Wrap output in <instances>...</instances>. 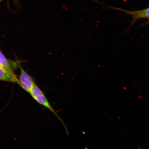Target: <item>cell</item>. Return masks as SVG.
Returning a JSON list of instances; mask_svg holds the SVG:
<instances>
[{"instance_id": "5b68a950", "label": "cell", "mask_w": 149, "mask_h": 149, "mask_svg": "<svg viewBox=\"0 0 149 149\" xmlns=\"http://www.w3.org/2000/svg\"><path fill=\"white\" fill-rule=\"evenodd\" d=\"M0 81L11 82L20 85L19 80L17 78L16 75L9 73L1 67H0Z\"/></svg>"}, {"instance_id": "277c9868", "label": "cell", "mask_w": 149, "mask_h": 149, "mask_svg": "<svg viewBox=\"0 0 149 149\" xmlns=\"http://www.w3.org/2000/svg\"><path fill=\"white\" fill-rule=\"evenodd\" d=\"M118 9L130 15L135 20L142 18H147L149 19V7L143 10L136 11H127L120 9Z\"/></svg>"}, {"instance_id": "52a82bcc", "label": "cell", "mask_w": 149, "mask_h": 149, "mask_svg": "<svg viewBox=\"0 0 149 149\" xmlns=\"http://www.w3.org/2000/svg\"><path fill=\"white\" fill-rule=\"evenodd\" d=\"M0 67H1V65H0Z\"/></svg>"}, {"instance_id": "6da1fadb", "label": "cell", "mask_w": 149, "mask_h": 149, "mask_svg": "<svg viewBox=\"0 0 149 149\" xmlns=\"http://www.w3.org/2000/svg\"><path fill=\"white\" fill-rule=\"evenodd\" d=\"M29 94H30L31 95L33 99L36 100L37 102H38L40 105L44 106L45 107L49 110L58 118L59 120L61 121V123L64 126L65 129L66 130L67 133L68 134V130L67 129L64 122L56 113L55 110L52 107L49 102H48L47 98L43 92L36 85H35L34 87H33L32 90L29 93Z\"/></svg>"}, {"instance_id": "ba28073f", "label": "cell", "mask_w": 149, "mask_h": 149, "mask_svg": "<svg viewBox=\"0 0 149 149\" xmlns=\"http://www.w3.org/2000/svg\"><path fill=\"white\" fill-rule=\"evenodd\" d=\"M1 1V0H0V1Z\"/></svg>"}, {"instance_id": "7a4b0ae2", "label": "cell", "mask_w": 149, "mask_h": 149, "mask_svg": "<svg viewBox=\"0 0 149 149\" xmlns=\"http://www.w3.org/2000/svg\"><path fill=\"white\" fill-rule=\"evenodd\" d=\"M19 80L20 82V86L29 93L36 85L32 78L21 67H20Z\"/></svg>"}, {"instance_id": "3957f363", "label": "cell", "mask_w": 149, "mask_h": 149, "mask_svg": "<svg viewBox=\"0 0 149 149\" xmlns=\"http://www.w3.org/2000/svg\"><path fill=\"white\" fill-rule=\"evenodd\" d=\"M0 65L1 68L11 74L16 75L15 70L18 68L17 63L7 59L0 51Z\"/></svg>"}, {"instance_id": "8992f818", "label": "cell", "mask_w": 149, "mask_h": 149, "mask_svg": "<svg viewBox=\"0 0 149 149\" xmlns=\"http://www.w3.org/2000/svg\"><path fill=\"white\" fill-rule=\"evenodd\" d=\"M138 149H145L144 148H141V147L140 146H139L138 148Z\"/></svg>"}]
</instances>
